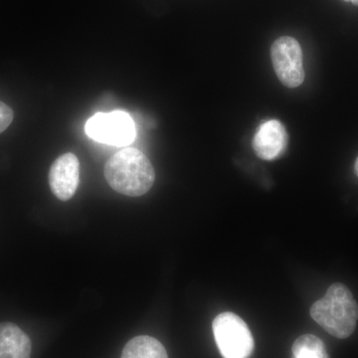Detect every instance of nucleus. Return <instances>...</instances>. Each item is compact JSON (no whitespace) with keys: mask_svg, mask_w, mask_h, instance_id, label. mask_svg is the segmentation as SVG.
Instances as JSON below:
<instances>
[{"mask_svg":"<svg viewBox=\"0 0 358 358\" xmlns=\"http://www.w3.org/2000/svg\"><path fill=\"white\" fill-rule=\"evenodd\" d=\"M293 358H329L322 339L313 334H305L294 341Z\"/></svg>","mask_w":358,"mask_h":358,"instance_id":"obj_10","label":"nucleus"},{"mask_svg":"<svg viewBox=\"0 0 358 358\" xmlns=\"http://www.w3.org/2000/svg\"><path fill=\"white\" fill-rule=\"evenodd\" d=\"M216 345L224 358H249L254 350V338L248 326L233 313H222L213 320Z\"/></svg>","mask_w":358,"mask_h":358,"instance_id":"obj_3","label":"nucleus"},{"mask_svg":"<svg viewBox=\"0 0 358 358\" xmlns=\"http://www.w3.org/2000/svg\"><path fill=\"white\" fill-rule=\"evenodd\" d=\"M310 315L334 338L345 339L357 327L358 305L348 287L336 282L329 287L324 298L313 303Z\"/></svg>","mask_w":358,"mask_h":358,"instance_id":"obj_2","label":"nucleus"},{"mask_svg":"<svg viewBox=\"0 0 358 358\" xmlns=\"http://www.w3.org/2000/svg\"><path fill=\"white\" fill-rule=\"evenodd\" d=\"M343 1L350 2V3L355 4L358 6V0H343Z\"/></svg>","mask_w":358,"mask_h":358,"instance_id":"obj_12","label":"nucleus"},{"mask_svg":"<svg viewBox=\"0 0 358 358\" xmlns=\"http://www.w3.org/2000/svg\"><path fill=\"white\" fill-rule=\"evenodd\" d=\"M271 59L275 75L288 88H296L305 81L303 50L293 37L282 36L271 47Z\"/></svg>","mask_w":358,"mask_h":358,"instance_id":"obj_5","label":"nucleus"},{"mask_svg":"<svg viewBox=\"0 0 358 358\" xmlns=\"http://www.w3.org/2000/svg\"><path fill=\"white\" fill-rule=\"evenodd\" d=\"M289 136L284 124L277 120L264 122L253 138L254 152L264 160H274L281 157L288 147Z\"/></svg>","mask_w":358,"mask_h":358,"instance_id":"obj_7","label":"nucleus"},{"mask_svg":"<svg viewBox=\"0 0 358 358\" xmlns=\"http://www.w3.org/2000/svg\"><path fill=\"white\" fill-rule=\"evenodd\" d=\"M103 174L113 189L131 197L145 194L155 180L152 162L134 148H124L113 155L106 164Z\"/></svg>","mask_w":358,"mask_h":358,"instance_id":"obj_1","label":"nucleus"},{"mask_svg":"<svg viewBox=\"0 0 358 358\" xmlns=\"http://www.w3.org/2000/svg\"><path fill=\"white\" fill-rule=\"evenodd\" d=\"M86 133L92 140L115 147H127L136 138L133 119L122 110L93 115L87 122Z\"/></svg>","mask_w":358,"mask_h":358,"instance_id":"obj_4","label":"nucleus"},{"mask_svg":"<svg viewBox=\"0 0 358 358\" xmlns=\"http://www.w3.org/2000/svg\"><path fill=\"white\" fill-rule=\"evenodd\" d=\"M13 110L6 103L0 101V134L8 128L13 121Z\"/></svg>","mask_w":358,"mask_h":358,"instance_id":"obj_11","label":"nucleus"},{"mask_svg":"<svg viewBox=\"0 0 358 358\" xmlns=\"http://www.w3.org/2000/svg\"><path fill=\"white\" fill-rule=\"evenodd\" d=\"M355 174H357V178H358V157H357V162H355Z\"/></svg>","mask_w":358,"mask_h":358,"instance_id":"obj_13","label":"nucleus"},{"mask_svg":"<svg viewBox=\"0 0 358 358\" xmlns=\"http://www.w3.org/2000/svg\"><path fill=\"white\" fill-rule=\"evenodd\" d=\"M32 345L27 336L16 324H0V358H30Z\"/></svg>","mask_w":358,"mask_h":358,"instance_id":"obj_8","label":"nucleus"},{"mask_svg":"<svg viewBox=\"0 0 358 358\" xmlns=\"http://www.w3.org/2000/svg\"><path fill=\"white\" fill-rule=\"evenodd\" d=\"M80 181V162L74 154L59 157L49 171V183L53 194L62 201L74 196Z\"/></svg>","mask_w":358,"mask_h":358,"instance_id":"obj_6","label":"nucleus"},{"mask_svg":"<svg viewBox=\"0 0 358 358\" xmlns=\"http://www.w3.org/2000/svg\"><path fill=\"white\" fill-rule=\"evenodd\" d=\"M121 358H169L164 346L148 336H136L124 345Z\"/></svg>","mask_w":358,"mask_h":358,"instance_id":"obj_9","label":"nucleus"}]
</instances>
